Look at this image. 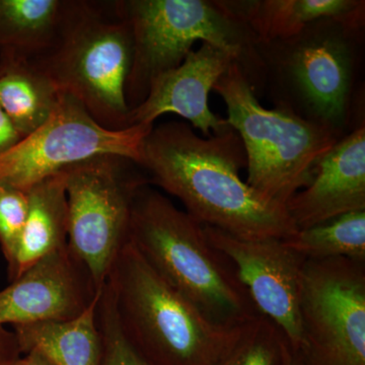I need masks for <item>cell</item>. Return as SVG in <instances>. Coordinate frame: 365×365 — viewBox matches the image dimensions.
<instances>
[{"label": "cell", "instance_id": "obj_1", "mask_svg": "<svg viewBox=\"0 0 365 365\" xmlns=\"http://www.w3.org/2000/svg\"><path fill=\"white\" fill-rule=\"evenodd\" d=\"M137 165L201 225L254 239L287 240L299 230L284 206L269 202L242 181L246 153L232 127L203 137L185 122L153 125Z\"/></svg>", "mask_w": 365, "mask_h": 365}, {"label": "cell", "instance_id": "obj_2", "mask_svg": "<svg viewBox=\"0 0 365 365\" xmlns=\"http://www.w3.org/2000/svg\"><path fill=\"white\" fill-rule=\"evenodd\" d=\"M129 240L170 287L216 325L235 328L259 314L203 225L148 185L134 199Z\"/></svg>", "mask_w": 365, "mask_h": 365}, {"label": "cell", "instance_id": "obj_3", "mask_svg": "<svg viewBox=\"0 0 365 365\" xmlns=\"http://www.w3.org/2000/svg\"><path fill=\"white\" fill-rule=\"evenodd\" d=\"M106 283L122 331L150 365H217L239 329L206 318L150 267L130 240Z\"/></svg>", "mask_w": 365, "mask_h": 365}, {"label": "cell", "instance_id": "obj_4", "mask_svg": "<svg viewBox=\"0 0 365 365\" xmlns=\"http://www.w3.org/2000/svg\"><path fill=\"white\" fill-rule=\"evenodd\" d=\"M133 53L130 24L119 1L69 0L56 40L33 56L101 126L120 130L128 128L126 86Z\"/></svg>", "mask_w": 365, "mask_h": 365}, {"label": "cell", "instance_id": "obj_5", "mask_svg": "<svg viewBox=\"0 0 365 365\" xmlns=\"http://www.w3.org/2000/svg\"><path fill=\"white\" fill-rule=\"evenodd\" d=\"M119 4L133 36L126 86L130 111L143 102L151 81L179 66L197 41L230 53L256 95L264 93L265 68L256 38L222 0H127Z\"/></svg>", "mask_w": 365, "mask_h": 365}, {"label": "cell", "instance_id": "obj_6", "mask_svg": "<svg viewBox=\"0 0 365 365\" xmlns=\"http://www.w3.org/2000/svg\"><path fill=\"white\" fill-rule=\"evenodd\" d=\"M362 32L321 19L289 39L257 45L275 108L346 135Z\"/></svg>", "mask_w": 365, "mask_h": 365}, {"label": "cell", "instance_id": "obj_7", "mask_svg": "<svg viewBox=\"0 0 365 365\" xmlns=\"http://www.w3.org/2000/svg\"><path fill=\"white\" fill-rule=\"evenodd\" d=\"M213 91L227 106L228 124L241 137L246 182L269 202L285 207L311 181L319 158L345 136L287 110L263 107L237 63Z\"/></svg>", "mask_w": 365, "mask_h": 365}, {"label": "cell", "instance_id": "obj_8", "mask_svg": "<svg viewBox=\"0 0 365 365\" xmlns=\"http://www.w3.org/2000/svg\"><path fill=\"white\" fill-rule=\"evenodd\" d=\"M63 172L67 246L101 289L129 241L134 199L150 181L134 160L116 155H97Z\"/></svg>", "mask_w": 365, "mask_h": 365}, {"label": "cell", "instance_id": "obj_9", "mask_svg": "<svg viewBox=\"0 0 365 365\" xmlns=\"http://www.w3.org/2000/svg\"><path fill=\"white\" fill-rule=\"evenodd\" d=\"M300 321L302 365H365V263L307 260Z\"/></svg>", "mask_w": 365, "mask_h": 365}, {"label": "cell", "instance_id": "obj_10", "mask_svg": "<svg viewBox=\"0 0 365 365\" xmlns=\"http://www.w3.org/2000/svg\"><path fill=\"white\" fill-rule=\"evenodd\" d=\"M153 127L105 128L78 101L63 93L58 107L40 128L0 153V185L26 193L46 178L97 155H121L137 163Z\"/></svg>", "mask_w": 365, "mask_h": 365}, {"label": "cell", "instance_id": "obj_11", "mask_svg": "<svg viewBox=\"0 0 365 365\" xmlns=\"http://www.w3.org/2000/svg\"><path fill=\"white\" fill-rule=\"evenodd\" d=\"M210 244L235 269L259 314L277 326L290 347L302 342L300 297L306 259L276 237H242L203 225Z\"/></svg>", "mask_w": 365, "mask_h": 365}, {"label": "cell", "instance_id": "obj_12", "mask_svg": "<svg viewBox=\"0 0 365 365\" xmlns=\"http://www.w3.org/2000/svg\"><path fill=\"white\" fill-rule=\"evenodd\" d=\"M100 290L66 246L41 259L0 290V327L78 318Z\"/></svg>", "mask_w": 365, "mask_h": 365}, {"label": "cell", "instance_id": "obj_13", "mask_svg": "<svg viewBox=\"0 0 365 365\" xmlns=\"http://www.w3.org/2000/svg\"><path fill=\"white\" fill-rule=\"evenodd\" d=\"M232 63L237 60L230 53L201 43L200 48L192 50L179 66L151 81L143 102L131 110L128 127L153 125L158 117L173 113L188 120L203 137L228 130L227 119L211 111L209 95Z\"/></svg>", "mask_w": 365, "mask_h": 365}, {"label": "cell", "instance_id": "obj_14", "mask_svg": "<svg viewBox=\"0 0 365 365\" xmlns=\"http://www.w3.org/2000/svg\"><path fill=\"white\" fill-rule=\"evenodd\" d=\"M285 208L297 230L365 211L364 122L319 158L311 181Z\"/></svg>", "mask_w": 365, "mask_h": 365}, {"label": "cell", "instance_id": "obj_15", "mask_svg": "<svg viewBox=\"0 0 365 365\" xmlns=\"http://www.w3.org/2000/svg\"><path fill=\"white\" fill-rule=\"evenodd\" d=\"M222 4L251 31L257 45L289 39L321 19L364 29V0H222Z\"/></svg>", "mask_w": 365, "mask_h": 365}, {"label": "cell", "instance_id": "obj_16", "mask_svg": "<svg viewBox=\"0 0 365 365\" xmlns=\"http://www.w3.org/2000/svg\"><path fill=\"white\" fill-rule=\"evenodd\" d=\"M62 96L35 56L0 51V108L23 138L52 116Z\"/></svg>", "mask_w": 365, "mask_h": 365}, {"label": "cell", "instance_id": "obj_17", "mask_svg": "<svg viewBox=\"0 0 365 365\" xmlns=\"http://www.w3.org/2000/svg\"><path fill=\"white\" fill-rule=\"evenodd\" d=\"M26 194L28 215L11 281L47 255L67 246L68 208L63 170L46 178Z\"/></svg>", "mask_w": 365, "mask_h": 365}, {"label": "cell", "instance_id": "obj_18", "mask_svg": "<svg viewBox=\"0 0 365 365\" xmlns=\"http://www.w3.org/2000/svg\"><path fill=\"white\" fill-rule=\"evenodd\" d=\"M100 292L78 318L14 326L21 354L37 351L55 365H101L102 341L97 322Z\"/></svg>", "mask_w": 365, "mask_h": 365}, {"label": "cell", "instance_id": "obj_19", "mask_svg": "<svg viewBox=\"0 0 365 365\" xmlns=\"http://www.w3.org/2000/svg\"><path fill=\"white\" fill-rule=\"evenodd\" d=\"M69 0H0V51L39 55L60 32Z\"/></svg>", "mask_w": 365, "mask_h": 365}, {"label": "cell", "instance_id": "obj_20", "mask_svg": "<svg viewBox=\"0 0 365 365\" xmlns=\"http://www.w3.org/2000/svg\"><path fill=\"white\" fill-rule=\"evenodd\" d=\"M284 242L306 260L346 258L365 263V211L299 230Z\"/></svg>", "mask_w": 365, "mask_h": 365}, {"label": "cell", "instance_id": "obj_21", "mask_svg": "<svg viewBox=\"0 0 365 365\" xmlns=\"http://www.w3.org/2000/svg\"><path fill=\"white\" fill-rule=\"evenodd\" d=\"M287 343L277 326L258 314L239 327L217 365H283Z\"/></svg>", "mask_w": 365, "mask_h": 365}, {"label": "cell", "instance_id": "obj_22", "mask_svg": "<svg viewBox=\"0 0 365 365\" xmlns=\"http://www.w3.org/2000/svg\"><path fill=\"white\" fill-rule=\"evenodd\" d=\"M97 322L102 341L101 365H150L122 331L107 283L101 289L98 297Z\"/></svg>", "mask_w": 365, "mask_h": 365}, {"label": "cell", "instance_id": "obj_23", "mask_svg": "<svg viewBox=\"0 0 365 365\" xmlns=\"http://www.w3.org/2000/svg\"><path fill=\"white\" fill-rule=\"evenodd\" d=\"M28 215V194L0 185V250L6 259L7 277L13 278L16 252Z\"/></svg>", "mask_w": 365, "mask_h": 365}, {"label": "cell", "instance_id": "obj_24", "mask_svg": "<svg viewBox=\"0 0 365 365\" xmlns=\"http://www.w3.org/2000/svg\"><path fill=\"white\" fill-rule=\"evenodd\" d=\"M21 355L13 330L0 327V365H14Z\"/></svg>", "mask_w": 365, "mask_h": 365}, {"label": "cell", "instance_id": "obj_25", "mask_svg": "<svg viewBox=\"0 0 365 365\" xmlns=\"http://www.w3.org/2000/svg\"><path fill=\"white\" fill-rule=\"evenodd\" d=\"M23 139L11 120L0 108V153H4Z\"/></svg>", "mask_w": 365, "mask_h": 365}, {"label": "cell", "instance_id": "obj_26", "mask_svg": "<svg viewBox=\"0 0 365 365\" xmlns=\"http://www.w3.org/2000/svg\"><path fill=\"white\" fill-rule=\"evenodd\" d=\"M14 365H55L51 360L37 351L24 353L14 361Z\"/></svg>", "mask_w": 365, "mask_h": 365}, {"label": "cell", "instance_id": "obj_27", "mask_svg": "<svg viewBox=\"0 0 365 365\" xmlns=\"http://www.w3.org/2000/svg\"><path fill=\"white\" fill-rule=\"evenodd\" d=\"M283 365H302V364H300L299 354L290 347L288 343L287 348H285L284 362H283Z\"/></svg>", "mask_w": 365, "mask_h": 365}]
</instances>
